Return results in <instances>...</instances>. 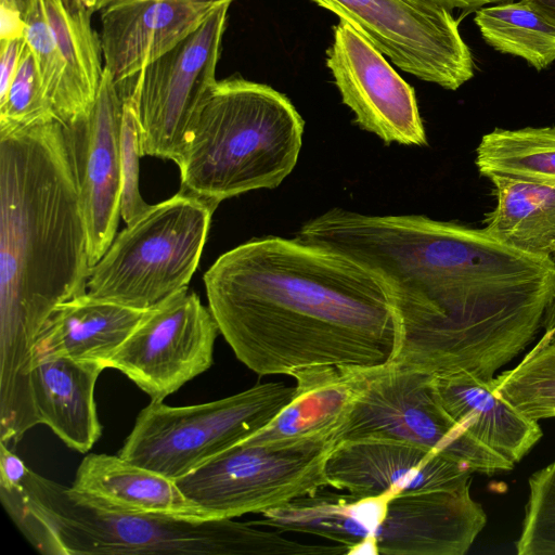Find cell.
Listing matches in <instances>:
<instances>
[{
  "mask_svg": "<svg viewBox=\"0 0 555 555\" xmlns=\"http://www.w3.org/2000/svg\"><path fill=\"white\" fill-rule=\"evenodd\" d=\"M296 238L384 279L399 324L389 363L433 376L493 380L532 340L555 300L554 259L483 229L334 208L302 224Z\"/></svg>",
  "mask_w": 555,
  "mask_h": 555,
  "instance_id": "obj_1",
  "label": "cell"
},
{
  "mask_svg": "<svg viewBox=\"0 0 555 555\" xmlns=\"http://www.w3.org/2000/svg\"><path fill=\"white\" fill-rule=\"evenodd\" d=\"M208 306L235 357L260 376L390 362L399 324L384 279L298 238H254L204 274Z\"/></svg>",
  "mask_w": 555,
  "mask_h": 555,
  "instance_id": "obj_2",
  "label": "cell"
},
{
  "mask_svg": "<svg viewBox=\"0 0 555 555\" xmlns=\"http://www.w3.org/2000/svg\"><path fill=\"white\" fill-rule=\"evenodd\" d=\"M91 266L80 134L50 119L0 131V431L38 425L30 367L55 308L87 293Z\"/></svg>",
  "mask_w": 555,
  "mask_h": 555,
  "instance_id": "obj_3",
  "label": "cell"
},
{
  "mask_svg": "<svg viewBox=\"0 0 555 555\" xmlns=\"http://www.w3.org/2000/svg\"><path fill=\"white\" fill-rule=\"evenodd\" d=\"M1 502L42 554L314 555L307 544L251 521L117 513L80 499L70 487L29 470Z\"/></svg>",
  "mask_w": 555,
  "mask_h": 555,
  "instance_id": "obj_4",
  "label": "cell"
},
{
  "mask_svg": "<svg viewBox=\"0 0 555 555\" xmlns=\"http://www.w3.org/2000/svg\"><path fill=\"white\" fill-rule=\"evenodd\" d=\"M304 119L283 93L232 76L218 80L192 127L179 163L180 192L214 207L293 171Z\"/></svg>",
  "mask_w": 555,
  "mask_h": 555,
  "instance_id": "obj_5",
  "label": "cell"
},
{
  "mask_svg": "<svg viewBox=\"0 0 555 555\" xmlns=\"http://www.w3.org/2000/svg\"><path fill=\"white\" fill-rule=\"evenodd\" d=\"M215 210L180 191L151 205L91 267L87 294L146 310L189 287Z\"/></svg>",
  "mask_w": 555,
  "mask_h": 555,
  "instance_id": "obj_6",
  "label": "cell"
},
{
  "mask_svg": "<svg viewBox=\"0 0 555 555\" xmlns=\"http://www.w3.org/2000/svg\"><path fill=\"white\" fill-rule=\"evenodd\" d=\"M295 391V386L271 382L194 405L151 400L118 455L178 480L266 427Z\"/></svg>",
  "mask_w": 555,
  "mask_h": 555,
  "instance_id": "obj_7",
  "label": "cell"
},
{
  "mask_svg": "<svg viewBox=\"0 0 555 555\" xmlns=\"http://www.w3.org/2000/svg\"><path fill=\"white\" fill-rule=\"evenodd\" d=\"M333 439L244 440L176 480L210 519L263 513L328 487Z\"/></svg>",
  "mask_w": 555,
  "mask_h": 555,
  "instance_id": "obj_8",
  "label": "cell"
},
{
  "mask_svg": "<svg viewBox=\"0 0 555 555\" xmlns=\"http://www.w3.org/2000/svg\"><path fill=\"white\" fill-rule=\"evenodd\" d=\"M362 438L416 444L473 473L492 475L514 467L448 413L435 391L433 375L395 363L370 369L364 387L334 435L335 443Z\"/></svg>",
  "mask_w": 555,
  "mask_h": 555,
  "instance_id": "obj_9",
  "label": "cell"
},
{
  "mask_svg": "<svg viewBox=\"0 0 555 555\" xmlns=\"http://www.w3.org/2000/svg\"><path fill=\"white\" fill-rule=\"evenodd\" d=\"M231 2L218 4L193 33L129 78L132 87L122 94L137 113L142 156L181 162L192 127L218 81Z\"/></svg>",
  "mask_w": 555,
  "mask_h": 555,
  "instance_id": "obj_10",
  "label": "cell"
},
{
  "mask_svg": "<svg viewBox=\"0 0 555 555\" xmlns=\"http://www.w3.org/2000/svg\"><path fill=\"white\" fill-rule=\"evenodd\" d=\"M347 21L400 69L449 90L474 76L450 10L434 0H311Z\"/></svg>",
  "mask_w": 555,
  "mask_h": 555,
  "instance_id": "obj_11",
  "label": "cell"
},
{
  "mask_svg": "<svg viewBox=\"0 0 555 555\" xmlns=\"http://www.w3.org/2000/svg\"><path fill=\"white\" fill-rule=\"evenodd\" d=\"M219 333L209 308L186 287L146 310L107 369L164 401L211 366Z\"/></svg>",
  "mask_w": 555,
  "mask_h": 555,
  "instance_id": "obj_12",
  "label": "cell"
},
{
  "mask_svg": "<svg viewBox=\"0 0 555 555\" xmlns=\"http://www.w3.org/2000/svg\"><path fill=\"white\" fill-rule=\"evenodd\" d=\"M326 66L359 127L386 144H427L414 89L345 20L334 27Z\"/></svg>",
  "mask_w": 555,
  "mask_h": 555,
  "instance_id": "obj_13",
  "label": "cell"
},
{
  "mask_svg": "<svg viewBox=\"0 0 555 555\" xmlns=\"http://www.w3.org/2000/svg\"><path fill=\"white\" fill-rule=\"evenodd\" d=\"M472 473L439 452L383 438L340 441L325 464L328 487L359 495L463 488Z\"/></svg>",
  "mask_w": 555,
  "mask_h": 555,
  "instance_id": "obj_14",
  "label": "cell"
},
{
  "mask_svg": "<svg viewBox=\"0 0 555 555\" xmlns=\"http://www.w3.org/2000/svg\"><path fill=\"white\" fill-rule=\"evenodd\" d=\"M124 94L104 68L94 105L79 127L80 180L90 266L112 244L120 218Z\"/></svg>",
  "mask_w": 555,
  "mask_h": 555,
  "instance_id": "obj_15",
  "label": "cell"
},
{
  "mask_svg": "<svg viewBox=\"0 0 555 555\" xmlns=\"http://www.w3.org/2000/svg\"><path fill=\"white\" fill-rule=\"evenodd\" d=\"M487 522L470 486L397 494L375 533L378 554L464 555Z\"/></svg>",
  "mask_w": 555,
  "mask_h": 555,
  "instance_id": "obj_16",
  "label": "cell"
},
{
  "mask_svg": "<svg viewBox=\"0 0 555 555\" xmlns=\"http://www.w3.org/2000/svg\"><path fill=\"white\" fill-rule=\"evenodd\" d=\"M232 0H126L102 11L104 68L117 83L193 33L220 3Z\"/></svg>",
  "mask_w": 555,
  "mask_h": 555,
  "instance_id": "obj_17",
  "label": "cell"
},
{
  "mask_svg": "<svg viewBox=\"0 0 555 555\" xmlns=\"http://www.w3.org/2000/svg\"><path fill=\"white\" fill-rule=\"evenodd\" d=\"M70 489L83 501L112 512L210 519L176 480L118 454H87Z\"/></svg>",
  "mask_w": 555,
  "mask_h": 555,
  "instance_id": "obj_18",
  "label": "cell"
},
{
  "mask_svg": "<svg viewBox=\"0 0 555 555\" xmlns=\"http://www.w3.org/2000/svg\"><path fill=\"white\" fill-rule=\"evenodd\" d=\"M105 366L59 354H36L30 387L38 424L48 426L68 448L87 453L99 440L94 389Z\"/></svg>",
  "mask_w": 555,
  "mask_h": 555,
  "instance_id": "obj_19",
  "label": "cell"
},
{
  "mask_svg": "<svg viewBox=\"0 0 555 555\" xmlns=\"http://www.w3.org/2000/svg\"><path fill=\"white\" fill-rule=\"evenodd\" d=\"M371 367L312 366L296 371L292 401L250 442L333 439L364 387ZM335 441V440H334Z\"/></svg>",
  "mask_w": 555,
  "mask_h": 555,
  "instance_id": "obj_20",
  "label": "cell"
},
{
  "mask_svg": "<svg viewBox=\"0 0 555 555\" xmlns=\"http://www.w3.org/2000/svg\"><path fill=\"white\" fill-rule=\"evenodd\" d=\"M443 408L473 437L513 464L542 437L539 421L524 415L495 390L493 380L469 374L433 376Z\"/></svg>",
  "mask_w": 555,
  "mask_h": 555,
  "instance_id": "obj_21",
  "label": "cell"
},
{
  "mask_svg": "<svg viewBox=\"0 0 555 555\" xmlns=\"http://www.w3.org/2000/svg\"><path fill=\"white\" fill-rule=\"evenodd\" d=\"M146 310L99 299L87 293L78 295L52 312L36 340L33 357L59 354L100 363L107 369L109 360Z\"/></svg>",
  "mask_w": 555,
  "mask_h": 555,
  "instance_id": "obj_22",
  "label": "cell"
},
{
  "mask_svg": "<svg viewBox=\"0 0 555 555\" xmlns=\"http://www.w3.org/2000/svg\"><path fill=\"white\" fill-rule=\"evenodd\" d=\"M389 493L359 495L338 494L324 489L289 501L262 513L257 526L318 535L347 548L372 539L382 525L388 507ZM376 542V541H375Z\"/></svg>",
  "mask_w": 555,
  "mask_h": 555,
  "instance_id": "obj_23",
  "label": "cell"
},
{
  "mask_svg": "<svg viewBox=\"0 0 555 555\" xmlns=\"http://www.w3.org/2000/svg\"><path fill=\"white\" fill-rule=\"evenodd\" d=\"M42 5L65 66L66 126L77 129L94 105L104 73L100 35L92 28V13L83 4L42 0Z\"/></svg>",
  "mask_w": 555,
  "mask_h": 555,
  "instance_id": "obj_24",
  "label": "cell"
},
{
  "mask_svg": "<svg viewBox=\"0 0 555 555\" xmlns=\"http://www.w3.org/2000/svg\"><path fill=\"white\" fill-rule=\"evenodd\" d=\"M496 198L486 218L488 234L534 255H555V186L493 175L488 178Z\"/></svg>",
  "mask_w": 555,
  "mask_h": 555,
  "instance_id": "obj_25",
  "label": "cell"
},
{
  "mask_svg": "<svg viewBox=\"0 0 555 555\" xmlns=\"http://www.w3.org/2000/svg\"><path fill=\"white\" fill-rule=\"evenodd\" d=\"M481 176L521 178L555 186V126L494 129L476 150Z\"/></svg>",
  "mask_w": 555,
  "mask_h": 555,
  "instance_id": "obj_26",
  "label": "cell"
},
{
  "mask_svg": "<svg viewBox=\"0 0 555 555\" xmlns=\"http://www.w3.org/2000/svg\"><path fill=\"white\" fill-rule=\"evenodd\" d=\"M475 23L491 47L522 57L538 70L555 61V27L521 1L480 8Z\"/></svg>",
  "mask_w": 555,
  "mask_h": 555,
  "instance_id": "obj_27",
  "label": "cell"
},
{
  "mask_svg": "<svg viewBox=\"0 0 555 555\" xmlns=\"http://www.w3.org/2000/svg\"><path fill=\"white\" fill-rule=\"evenodd\" d=\"M493 384L527 417H555V346L538 341L515 367L494 377Z\"/></svg>",
  "mask_w": 555,
  "mask_h": 555,
  "instance_id": "obj_28",
  "label": "cell"
},
{
  "mask_svg": "<svg viewBox=\"0 0 555 555\" xmlns=\"http://www.w3.org/2000/svg\"><path fill=\"white\" fill-rule=\"evenodd\" d=\"M23 36L33 52L43 90L54 116L59 121L67 125L65 66L47 20L42 0H36L25 15Z\"/></svg>",
  "mask_w": 555,
  "mask_h": 555,
  "instance_id": "obj_29",
  "label": "cell"
},
{
  "mask_svg": "<svg viewBox=\"0 0 555 555\" xmlns=\"http://www.w3.org/2000/svg\"><path fill=\"white\" fill-rule=\"evenodd\" d=\"M56 119L43 90L36 62L26 40L16 74L0 100V131Z\"/></svg>",
  "mask_w": 555,
  "mask_h": 555,
  "instance_id": "obj_30",
  "label": "cell"
},
{
  "mask_svg": "<svg viewBox=\"0 0 555 555\" xmlns=\"http://www.w3.org/2000/svg\"><path fill=\"white\" fill-rule=\"evenodd\" d=\"M518 555H555V461L529 478Z\"/></svg>",
  "mask_w": 555,
  "mask_h": 555,
  "instance_id": "obj_31",
  "label": "cell"
},
{
  "mask_svg": "<svg viewBox=\"0 0 555 555\" xmlns=\"http://www.w3.org/2000/svg\"><path fill=\"white\" fill-rule=\"evenodd\" d=\"M140 157L142 154L137 113L131 101L124 95L120 217L126 224L134 221L151 206L144 202L139 189Z\"/></svg>",
  "mask_w": 555,
  "mask_h": 555,
  "instance_id": "obj_32",
  "label": "cell"
},
{
  "mask_svg": "<svg viewBox=\"0 0 555 555\" xmlns=\"http://www.w3.org/2000/svg\"><path fill=\"white\" fill-rule=\"evenodd\" d=\"M25 38L0 39V100L4 98L16 74Z\"/></svg>",
  "mask_w": 555,
  "mask_h": 555,
  "instance_id": "obj_33",
  "label": "cell"
},
{
  "mask_svg": "<svg viewBox=\"0 0 555 555\" xmlns=\"http://www.w3.org/2000/svg\"><path fill=\"white\" fill-rule=\"evenodd\" d=\"M29 470L12 449L0 443V488L22 487Z\"/></svg>",
  "mask_w": 555,
  "mask_h": 555,
  "instance_id": "obj_34",
  "label": "cell"
},
{
  "mask_svg": "<svg viewBox=\"0 0 555 555\" xmlns=\"http://www.w3.org/2000/svg\"><path fill=\"white\" fill-rule=\"evenodd\" d=\"M449 10L452 9H462V10H473L480 9L486 4L490 3H500L506 2L509 0H434Z\"/></svg>",
  "mask_w": 555,
  "mask_h": 555,
  "instance_id": "obj_35",
  "label": "cell"
},
{
  "mask_svg": "<svg viewBox=\"0 0 555 555\" xmlns=\"http://www.w3.org/2000/svg\"><path fill=\"white\" fill-rule=\"evenodd\" d=\"M542 327L544 332L539 341L555 346V300L545 312Z\"/></svg>",
  "mask_w": 555,
  "mask_h": 555,
  "instance_id": "obj_36",
  "label": "cell"
},
{
  "mask_svg": "<svg viewBox=\"0 0 555 555\" xmlns=\"http://www.w3.org/2000/svg\"><path fill=\"white\" fill-rule=\"evenodd\" d=\"M555 27V0H520Z\"/></svg>",
  "mask_w": 555,
  "mask_h": 555,
  "instance_id": "obj_37",
  "label": "cell"
},
{
  "mask_svg": "<svg viewBox=\"0 0 555 555\" xmlns=\"http://www.w3.org/2000/svg\"><path fill=\"white\" fill-rule=\"evenodd\" d=\"M36 0H0V8L18 14L23 21Z\"/></svg>",
  "mask_w": 555,
  "mask_h": 555,
  "instance_id": "obj_38",
  "label": "cell"
},
{
  "mask_svg": "<svg viewBox=\"0 0 555 555\" xmlns=\"http://www.w3.org/2000/svg\"><path fill=\"white\" fill-rule=\"evenodd\" d=\"M122 1L126 0H81L85 8L89 10L91 13H94L96 11H103Z\"/></svg>",
  "mask_w": 555,
  "mask_h": 555,
  "instance_id": "obj_39",
  "label": "cell"
},
{
  "mask_svg": "<svg viewBox=\"0 0 555 555\" xmlns=\"http://www.w3.org/2000/svg\"><path fill=\"white\" fill-rule=\"evenodd\" d=\"M67 1H70V2L76 3V4H82L81 0H67Z\"/></svg>",
  "mask_w": 555,
  "mask_h": 555,
  "instance_id": "obj_40",
  "label": "cell"
},
{
  "mask_svg": "<svg viewBox=\"0 0 555 555\" xmlns=\"http://www.w3.org/2000/svg\"><path fill=\"white\" fill-rule=\"evenodd\" d=\"M555 256V255H554Z\"/></svg>",
  "mask_w": 555,
  "mask_h": 555,
  "instance_id": "obj_41",
  "label": "cell"
}]
</instances>
